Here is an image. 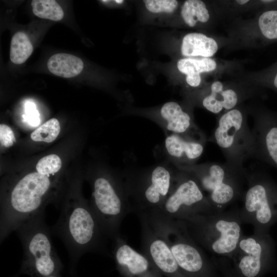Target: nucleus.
Returning <instances> with one entry per match:
<instances>
[{
    "label": "nucleus",
    "mask_w": 277,
    "mask_h": 277,
    "mask_svg": "<svg viewBox=\"0 0 277 277\" xmlns=\"http://www.w3.org/2000/svg\"><path fill=\"white\" fill-rule=\"evenodd\" d=\"M25 109L26 114L23 115L24 120L29 125L33 127L37 126L40 124L39 114L34 103L27 102L25 104Z\"/></svg>",
    "instance_id": "nucleus-26"
},
{
    "label": "nucleus",
    "mask_w": 277,
    "mask_h": 277,
    "mask_svg": "<svg viewBox=\"0 0 277 277\" xmlns=\"http://www.w3.org/2000/svg\"><path fill=\"white\" fill-rule=\"evenodd\" d=\"M91 206L106 236L115 240L121 237V223L132 211L127 192L109 179L98 177L93 183Z\"/></svg>",
    "instance_id": "nucleus-8"
},
{
    "label": "nucleus",
    "mask_w": 277,
    "mask_h": 277,
    "mask_svg": "<svg viewBox=\"0 0 277 277\" xmlns=\"http://www.w3.org/2000/svg\"><path fill=\"white\" fill-rule=\"evenodd\" d=\"M264 234L243 235L230 258L238 277H260L266 267L268 245Z\"/></svg>",
    "instance_id": "nucleus-9"
},
{
    "label": "nucleus",
    "mask_w": 277,
    "mask_h": 277,
    "mask_svg": "<svg viewBox=\"0 0 277 277\" xmlns=\"http://www.w3.org/2000/svg\"><path fill=\"white\" fill-rule=\"evenodd\" d=\"M113 255L118 267L132 276L146 274L150 267V260L144 253L133 249L120 237L114 241Z\"/></svg>",
    "instance_id": "nucleus-13"
},
{
    "label": "nucleus",
    "mask_w": 277,
    "mask_h": 277,
    "mask_svg": "<svg viewBox=\"0 0 277 277\" xmlns=\"http://www.w3.org/2000/svg\"><path fill=\"white\" fill-rule=\"evenodd\" d=\"M177 66L181 72L186 75L187 84L196 87L201 83L200 73L214 70L216 64L213 60L208 57L201 59L185 58L180 60Z\"/></svg>",
    "instance_id": "nucleus-18"
},
{
    "label": "nucleus",
    "mask_w": 277,
    "mask_h": 277,
    "mask_svg": "<svg viewBox=\"0 0 277 277\" xmlns=\"http://www.w3.org/2000/svg\"><path fill=\"white\" fill-rule=\"evenodd\" d=\"M48 70L54 75L70 78L78 75L83 70L84 63L79 57L67 53H57L48 61Z\"/></svg>",
    "instance_id": "nucleus-17"
},
{
    "label": "nucleus",
    "mask_w": 277,
    "mask_h": 277,
    "mask_svg": "<svg viewBox=\"0 0 277 277\" xmlns=\"http://www.w3.org/2000/svg\"><path fill=\"white\" fill-rule=\"evenodd\" d=\"M32 11L35 15L54 21L61 20L64 17L62 7L54 0H33Z\"/></svg>",
    "instance_id": "nucleus-21"
},
{
    "label": "nucleus",
    "mask_w": 277,
    "mask_h": 277,
    "mask_svg": "<svg viewBox=\"0 0 277 277\" xmlns=\"http://www.w3.org/2000/svg\"><path fill=\"white\" fill-rule=\"evenodd\" d=\"M147 9L153 13L173 12L177 7L175 0H145L143 1Z\"/></svg>",
    "instance_id": "nucleus-25"
},
{
    "label": "nucleus",
    "mask_w": 277,
    "mask_h": 277,
    "mask_svg": "<svg viewBox=\"0 0 277 277\" xmlns=\"http://www.w3.org/2000/svg\"><path fill=\"white\" fill-rule=\"evenodd\" d=\"M161 115L166 122L167 129L173 133L192 138H194L192 136L193 133L205 136L193 125L189 114L176 102L165 103L161 109Z\"/></svg>",
    "instance_id": "nucleus-14"
},
{
    "label": "nucleus",
    "mask_w": 277,
    "mask_h": 277,
    "mask_svg": "<svg viewBox=\"0 0 277 277\" xmlns=\"http://www.w3.org/2000/svg\"><path fill=\"white\" fill-rule=\"evenodd\" d=\"M217 48V43L213 38L202 33H191L184 37L181 52L186 56L209 57L216 53Z\"/></svg>",
    "instance_id": "nucleus-16"
},
{
    "label": "nucleus",
    "mask_w": 277,
    "mask_h": 277,
    "mask_svg": "<svg viewBox=\"0 0 277 277\" xmlns=\"http://www.w3.org/2000/svg\"><path fill=\"white\" fill-rule=\"evenodd\" d=\"M51 232L67 247L74 266L82 255L104 250V234L91 206L79 199H72L62 208Z\"/></svg>",
    "instance_id": "nucleus-1"
},
{
    "label": "nucleus",
    "mask_w": 277,
    "mask_h": 277,
    "mask_svg": "<svg viewBox=\"0 0 277 277\" xmlns=\"http://www.w3.org/2000/svg\"><path fill=\"white\" fill-rule=\"evenodd\" d=\"M60 132L58 120L51 118L41 125L31 134V138L35 142L51 143L54 141Z\"/></svg>",
    "instance_id": "nucleus-22"
},
{
    "label": "nucleus",
    "mask_w": 277,
    "mask_h": 277,
    "mask_svg": "<svg viewBox=\"0 0 277 277\" xmlns=\"http://www.w3.org/2000/svg\"><path fill=\"white\" fill-rule=\"evenodd\" d=\"M251 131L254 138L252 157L277 169V116L257 114Z\"/></svg>",
    "instance_id": "nucleus-11"
},
{
    "label": "nucleus",
    "mask_w": 277,
    "mask_h": 277,
    "mask_svg": "<svg viewBox=\"0 0 277 277\" xmlns=\"http://www.w3.org/2000/svg\"><path fill=\"white\" fill-rule=\"evenodd\" d=\"M181 171L192 175L198 182L217 212L243 197L247 171L227 162H208L181 166Z\"/></svg>",
    "instance_id": "nucleus-4"
},
{
    "label": "nucleus",
    "mask_w": 277,
    "mask_h": 277,
    "mask_svg": "<svg viewBox=\"0 0 277 277\" xmlns=\"http://www.w3.org/2000/svg\"><path fill=\"white\" fill-rule=\"evenodd\" d=\"M236 2L240 5H244L248 3L249 1L248 0H238V1H236Z\"/></svg>",
    "instance_id": "nucleus-28"
},
{
    "label": "nucleus",
    "mask_w": 277,
    "mask_h": 277,
    "mask_svg": "<svg viewBox=\"0 0 277 277\" xmlns=\"http://www.w3.org/2000/svg\"><path fill=\"white\" fill-rule=\"evenodd\" d=\"M115 2H116V3H122L123 2V1H122V0H116Z\"/></svg>",
    "instance_id": "nucleus-31"
},
{
    "label": "nucleus",
    "mask_w": 277,
    "mask_h": 277,
    "mask_svg": "<svg viewBox=\"0 0 277 277\" xmlns=\"http://www.w3.org/2000/svg\"><path fill=\"white\" fill-rule=\"evenodd\" d=\"M206 142L173 133L165 141L168 153L179 164L192 165L202 154Z\"/></svg>",
    "instance_id": "nucleus-12"
},
{
    "label": "nucleus",
    "mask_w": 277,
    "mask_h": 277,
    "mask_svg": "<svg viewBox=\"0 0 277 277\" xmlns=\"http://www.w3.org/2000/svg\"><path fill=\"white\" fill-rule=\"evenodd\" d=\"M239 100L235 91L230 88L224 89L221 82L215 81L211 86L210 93L203 99L202 105L210 112L217 114L224 109L228 111L235 108Z\"/></svg>",
    "instance_id": "nucleus-15"
},
{
    "label": "nucleus",
    "mask_w": 277,
    "mask_h": 277,
    "mask_svg": "<svg viewBox=\"0 0 277 277\" xmlns=\"http://www.w3.org/2000/svg\"><path fill=\"white\" fill-rule=\"evenodd\" d=\"M23 244L24 256L17 276L46 277L60 274L63 265L52 245L44 212L22 223L16 229Z\"/></svg>",
    "instance_id": "nucleus-3"
},
{
    "label": "nucleus",
    "mask_w": 277,
    "mask_h": 277,
    "mask_svg": "<svg viewBox=\"0 0 277 277\" xmlns=\"http://www.w3.org/2000/svg\"><path fill=\"white\" fill-rule=\"evenodd\" d=\"M273 84H274V86H275V87H276L277 88V73L275 76V78L274 79V81H273Z\"/></svg>",
    "instance_id": "nucleus-29"
},
{
    "label": "nucleus",
    "mask_w": 277,
    "mask_h": 277,
    "mask_svg": "<svg viewBox=\"0 0 277 277\" xmlns=\"http://www.w3.org/2000/svg\"><path fill=\"white\" fill-rule=\"evenodd\" d=\"M62 166L61 159L56 154H50L41 159L36 165L37 172L45 175L58 172Z\"/></svg>",
    "instance_id": "nucleus-24"
},
{
    "label": "nucleus",
    "mask_w": 277,
    "mask_h": 277,
    "mask_svg": "<svg viewBox=\"0 0 277 277\" xmlns=\"http://www.w3.org/2000/svg\"><path fill=\"white\" fill-rule=\"evenodd\" d=\"M173 179L167 168L161 166L155 168L149 180L136 192V204L132 211L147 212L159 209L172 190Z\"/></svg>",
    "instance_id": "nucleus-10"
},
{
    "label": "nucleus",
    "mask_w": 277,
    "mask_h": 277,
    "mask_svg": "<svg viewBox=\"0 0 277 277\" xmlns=\"http://www.w3.org/2000/svg\"><path fill=\"white\" fill-rule=\"evenodd\" d=\"M32 51L33 46L26 33L19 31L13 35L10 49V58L13 63H24L31 55Z\"/></svg>",
    "instance_id": "nucleus-19"
},
{
    "label": "nucleus",
    "mask_w": 277,
    "mask_h": 277,
    "mask_svg": "<svg viewBox=\"0 0 277 277\" xmlns=\"http://www.w3.org/2000/svg\"><path fill=\"white\" fill-rule=\"evenodd\" d=\"M208 141L216 144L226 162L237 168L244 169V161L252 157L254 138L246 115L239 108L229 110L219 117Z\"/></svg>",
    "instance_id": "nucleus-5"
},
{
    "label": "nucleus",
    "mask_w": 277,
    "mask_h": 277,
    "mask_svg": "<svg viewBox=\"0 0 277 277\" xmlns=\"http://www.w3.org/2000/svg\"><path fill=\"white\" fill-rule=\"evenodd\" d=\"M175 180L171 192L161 207L151 211L167 219L181 221L196 215L219 212L192 175L182 171Z\"/></svg>",
    "instance_id": "nucleus-7"
},
{
    "label": "nucleus",
    "mask_w": 277,
    "mask_h": 277,
    "mask_svg": "<svg viewBox=\"0 0 277 277\" xmlns=\"http://www.w3.org/2000/svg\"><path fill=\"white\" fill-rule=\"evenodd\" d=\"M246 184L240 209L242 221L252 225L254 233L264 234L277 215V187L261 171H247Z\"/></svg>",
    "instance_id": "nucleus-6"
},
{
    "label": "nucleus",
    "mask_w": 277,
    "mask_h": 277,
    "mask_svg": "<svg viewBox=\"0 0 277 277\" xmlns=\"http://www.w3.org/2000/svg\"><path fill=\"white\" fill-rule=\"evenodd\" d=\"M181 15L185 22L193 27L197 21L207 22L209 14L205 3L200 0H188L185 2L181 9Z\"/></svg>",
    "instance_id": "nucleus-20"
},
{
    "label": "nucleus",
    "mask_w": 277,
    "mask_h": 277,
    "mask_svg": "<svg viewBox=\"0 0 277 277\" xmlns=\"http://www.w3.org/2000/svg\"><path fill=\"white\" fill-rule=\"evenodd\" d=\"M273 1H262V2H265V3H268V2H271Z\"/></svg>",
    "instance_id": "nucleus-32"
},
{
    "label": "nucleus",
    "mask_w": 277,
    "mask_h": 277,
    "mask_svg": "<svg viewBox=\"0 0 277 277\" xmlns=\"http://www.w3.org/2000/svg\"><path fill=\"white\" fill-rule=\"evenodd\" d=\"M0 141L2 145L9 147L15 142L14 132L11 128L5 124L0 125Z\"/></svg>",
    "instance_id": "nucleus-27"
},
{
    "label": "nucleus",
    "mask_w": 277,
    "mask_h": 277,
    "mask_svg": "<svg viewBox=\"0 0 277 277\" xmlns=\"http://www.w3.org/2000/svg\"><path fill=\"white\" fill-rule=\"evenodd\" d=\"M258 23L261 32L266 37L277 38V10H269L262 13Z\"/></svg>",
    "instance_id": "nucleus-23"
},
{
    "label": "nucleus",
    "mask_w": 277,
    "mask_h": 277,
    "mask_svg": "<svg viewBox=\"0 0 277 277\" xmlns=\"http://www.w3.org/2000/svg\"><path fill=\"white\" fill-rule=\"evenodd\" d=\"M46 277H61V276H60V274H54V275H49Z\"/></svg>",
    "instance_id": "nucleus-30"
},
{
    "label": "nucleus",
    "mask_w": 277,
    "mask_h": 277,
    "mask_svg": "<svg viewBox=\"0 0 277 277\" xmlns=\"http://www.w3.org/2000/svg\"><path fill=\"white\" fill-rule=\"evenodd\" d=\"M183 221L190 237L202 248L229 259L243 235L238 209L196 215Z\"/></svg>",
    "instance_id": "nucleus-2"
}]
</instances>
